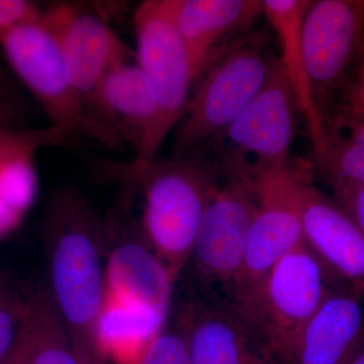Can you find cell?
Segmentation results:
<instances>
[{
    "label": "cell",
    "instance_id": "1",
    "mask_svg": "<svg viewBox=\"0 0 364 364\" xmlns=\"http://www.w3.org/2000/svg\"><path fill=\"white\" fill-rule=\"evenodd\" d=\"M47 287L81 364L107 358L95 336L104 306L105 223L80 191L59 189L50 200L44 223Z\"/></svg>",
    "mask_w": 364,
    "mask_h": 364
},
{
    "label": "cell",
    "instance_id": "2",
    "mask_svg": "<svg viewBox=\"0 0 364 364\" xmlns=\"http://www.w3.org/2000/svg\"><path fill=\"white\" fill-rule=\"evenodd\" d=\"M126 173L142 191L144 237L176 286L203 215L221 186V174L203 155L132 162Z\"/></svg>",
    "mask_w": 364,
    "mask_h": 364
},
{
    "label": "cell",
    "instance_id": "3",
    "mask_svg": "<svg viewBox=\"0 0 364 364\" xmlns=\"http://www.w3.org/2000/svg\"><path fill=\"white\" fill-rule=\"evenodd\" d=\"M275 58L261 33H244L220 50L196 82L176 128L172 156H203L259 92Z\"/></svg>",
    "mask_w": 364,
    "mask_h": 364
},
{
    "label": "cell",
    "instance_id": "4",
    "mask_svg": "<svg viewBox=\"0 0 364 364\" xmlns=\"http://www.w3.org/2000/svg\"><path fill=\"white\" fill-rule=\"evenodd\" d=\"M296 97L279 58L252 102L210 144L203 156L214 161L222 178L258 182L291 166Z\"/></svg>",
    "mask_w": 364,
    "mask_h": 364
},
{
    "label": "cell",
    "instance_id": "5",
    "mask_svg": "<svg viewBox=\"0 0 364 364\" xmlns=\"http://www.w3.org/2000/svg\"><path fill=\"white\" fill-rule=\"evenodd\" d=\"M257 205L255 182L222 178L178 279L183 282L186 296L208 305L233 309Z\"/></svg>",
    "mask_w": 364,
    "mask_h": 364
},
{
    "label": "cell",
    "instance_id": "6",
    "mask_svg": "<svg viewBox=\"0 0 364 364\" xmlns=\"http://www.w3.org/2000/svg\"><path fill=\"white\" fill-rule=\"evenodd\" d=\"M0 45L9 66L38 100L52 127L73 142L87 139L112 150L123 148L121 139L91 114L72 86L58 37L46 21L44 11L39 20L0 37Z\"/></svg>",
    "mask_w": 364,
    "mask_h": 364
},
{
    "label": "cell",
    "instance_id": "7",
    "mask_svg": "<svg viewBox=\"0 0 364 364\" xmlns=\"http://www.w3.org/2000/svg\"><path fill=\"white\" fill-rule=\"evenodd\" d=\"M349 286L305 242L284 256L247 303L234 311L267 340L282 360L325 299L334 289Z\"/></svg>",
    "mask_w": 364,
    "mask_h": 364
},
{
    "label": "cell",
    "instance_id": "8",
    "mask_svg": "<svg viewBox=\"0 0 364 364\" xmlns=\"http://www.w3.org/2000/svg\"><path fill=\"white\" fill-rule=\"evenodd\" d=\"M136 57L157 100L156 123L134 163L156 159L170 132L179 124L195 85L188 52L170 14L169 0H148L134 14Z\"/></svg>",
    "mask_w": 364,
    "mask_h": 364
},
{
    "label": "cell",
    "instance_id": "9",
    "mask_svg": "<svg viewBox=\"0 0 364 364\" xmlns=\"http://www.w3.org/2000/svg\"><path fill=\"white\" fill-rule=\"evenodd\" d=\"M363 36L364 1H311L301 25V48L314 102L325 127Z\"/></svg>",
    "mask_w": 364,
    "mask_h": 364
},
{
    "label": "cell",
    "instance_id": "10",
    "mask_svg": "<svg viewBox=\"0 0 364 364\" xmlns=\"http://www.w3.org/2000/svg\"><path fill=\"white\" fill-rule=\"evenodd\" d=\"M291 165L256 182L257 210L249 232L233 310L247 303L284 256L305 243L291 186Z\"/></svg>",
    "mask_w": 364,
    "mask_h": 364
},
{
    "label": "cell",
    "instance_id": "11",
    "mask_svg": "<svg viewBox=\"0 0 364 364\" xmlns=\"http://www.w3.org/2000/svg\"><path fill=\"white\" fill-rule=\"evenodd\" d=\"M107 296L168 321L176 284L144 237L141 224L105 223Z\"/></svg>",
    "mask_w": 364,
    "mask_h": 364
},
{
    "label": "cell",
    "instance_id": "12",
    "mask_svg": "<svg viewBox=\"0 0 364 364\" xmlns=\"http://www.w3.org/2000/svg\"><path fill=\"white\" fill-rule=\"evenodd\" d=\"M44 16L58 37L72 86L91 114L102 123L97 112L100 85L114 64L131 50L100 14L58 4L46 9Z\"/></svg>",
    "mask_w": 364,
    "mask_h": 364
},
{
    "label": "cell",
    "instance_id": "13",
    "mask_svg": "<svg viewBox=\"0 0 364 364\" xmlns=\"http://www.w3.org/2000/svg\"><path fill=\"white\" fill-rule=\"evenodd\" d=\"M291 186L306 245L340 279L364 291V235L336 200L313 186L301 165L291 169Z\"/></svg>",
    "mask_w": 364,
    "mask_h": 364
},
{
    "label": "cell",
    "instance_id": "14",
    "mask_svg": "<svg viewBox=\"0 0 364 364\" xmlns=\"http://www.w3.org/2000/svg\"><path fill=\"white\" fill-rule=\"evenodd\" d=\"M179 305L191 364H282L267 340L232 309L188 296Z\"/></svg>",
    "mask_w": 364,
    "mask_h": 364
},
{
    "label": "cell",
    "instance_id": "15",
    "mask_svg": "<svg viewBox=\"0 0 364 364\" xmlns=\"http://www.w3.org/2000/svg\"><path fill=\"white\" fill-rule=\"evenodd\" d=\"M364 291L338 287L299 333L282 364H349L364 345Z\"/></svg>",
    "mask_w": 364,
    "mask_h": 364
},
{
    "label": "cell",
    "instance_id": "16",
    "mask_svg": "<svg viewBox=\"0 0 364 364\" xmlns=\"http://www.w3.org/2000/svg\"><path fill=\"white\" fill-rule=\"evenodd\" d=\"M170 14L186 52L195 85L230 37L250 32L263 14L258 0H169Z\"/></svg>",
    "mask_w": 364,
    "mask_h": 364
},
{
    "label": "cell",
    "instance_id": "17",
    "mask_svg": "<svg viewBox=\"0 0 364 364\" xmlns=\"http://www.w3.org/2000/svg\"><path fill=\"white\" fill-rule=\"evenodd\" d=\"M102 123L128 144L135 158L143 152L156 123V97L149 79L130 52L109 69L97 95ZM134 158V159H135Z\"/></svg>",
    "mask_w": 364,
    "mask_h": 364
},
{
    "label": "cell",
    "instance_id": "18",
    "mask_svg": "<svg viewBox=\"0 0 364 364\" xmlns=\"http://www.w3.org/2000/svg\"><path fill=\"white\" fill-rule=\"evenodd\" d=\"M310 4V0H263L262 7L263 14L279 38V59L293 88L299 112L305 117L317 159L324 148L325 126L314 102L301 48V25Z\"/></svg>",
    "mask_w": 364,
    "mask_h": 364
},
{
    "label": "cell",
    "instance_id": "19",
    "mask_svg": "<svg viewBox=\"0 0 364 364\" xmlns=\"http://www.w3.org/2000/svg\"><path fill=\"white\" fill-rule=\"evenodd\" d=\"M166 323L149 311L123 305L105 296L95 330L98 347L109 361L136 364L146 345Z\"/></svg>",
    "mask_w": 364,
    "mask_h": 364
},
{
    "label": "cell",
    "instance_id": "20",
    "mask_svg": "<svg viewBox=\"0 0 364 364\" xmlns=\"http://www.w3.org/2000/svg\"><path fill=\"white\" fill-rule=\"evenodd\" d=\"M20 339L21 364H81L47 287L28 296Z\"/></svg>",
    "mask_w": 364,
    "mask_h": 364
},
{
    "label": "cell",
    "instance_id": "21",
    "mask_svg": "<svg viewBox=\"0 0 364 364\" xmlns=\"http://www.w3.org/2000/svg\"><path fill=\"white\" fill-rule=\"evenodd\" d=\"M316 162L333 188L364 186L363 114L334 112L326 124L324 148Z\"/></svg>",
    "mask_w": 364,
    "mask_h": 364
},
{
    "label": "cell",
    "instance_id": "22",
    "mask_svg": "<svg viewBox=\"0 0 364 364\" xmlns=\"http://www.w3.org/2000/svg\"><path fill=\"white\" fill-rule=\"evenodd\" d=\"M41 149L38 145L26 146L0 157V200L21 217L37 196L35 155Z\"/></svg>",
    "mask_w": 364,
    "mask_h": 364
},
{
    "label": "cell",
    "instance_id": "23",
    "mask_svg": "<svg viewBox=\"0 0 364 364\" xmlns=\"http://www.w3.org/2000/svg\"><path fill=\"white\" fill-rule=\"evenodd\" d=\"M136 364H191L186 324L177 309L171 311L161 331L146 345Z\"/></svg>",
    "mask_w": 364,
    "mask_h": 364
},
{
    "label": "cell",
    "instance_id": "24",
    "mask_svg": "<svg viewBox=\"0 0 364 364\" xmlns=\"http://www.w3.org/2000/svg\"><path fill=\"white\" fill-rule=\"evenodd\" d=\"M18 117H0V157L11 151L38 145L42 148L70 145L66 134L55 127L28 130L16 127Z\"/></svg>",
    "mask_w": 364,
    "mask_h": 364
},
{
    "label": "cell",
    "instance_id": "25",
    "mask_svg": "<svg viewBox=\"0 0 364 364\" xmlns=\"http://www.w3.org/2000/svg\"><path fill=\"white\" fill-rule=\"evenodd\" d=\"M28 296L0 279V363L11 353L20 334Z\"/></svg>",
    "mask_w": 364,
    "mask_h": 364
},
{
    "label": "cell",
    "instance_id": "26",
    "mask_svg": "<svg viewBox=\"0 0 364 364\" xmlns=\"http://www.w3.org/2000/svg\"><path fill=\"white\" fill-rule=\"evenodd\" d=\"M43 11L26 0H0V37L39 20Z\"/></svg>",
    "mask_w": 364,
    "mask_h": 364
},
{
    "label": "cell",
    "instance_id": "27",
    "mask_svg": "<svg viewBox=\"0 0 364 364\" xmlns=\"http://www.w3.org/2000/svg\"><path fill=\"white\" fill-rule=\"evenodd\" d=\"M335 200L350 215L364 235V186L333 188Z\"/></svg>",
    "mask_w": 364,
    "mask_h": 364
},
{
    "label": "cell",
    "instance_id": "28",
    "mask_svg": "<svg viewBox=\"0 0 364 364\" xmlns=\"http://www.w3.org/2000/svg\"><path fill=\"white\" fill-rule=\"evenodd\" d=\"M23 219L0 200V238L13 232Z\"/></svg>",
    "mask_w": 364,
    "mask_h": 364
},
{
    "label": "cell",
    "instance_id": "29",
    "mask_svg": "<svg viewBox=\"0 0 364 364\" xmlns=\"http://www.w3.org/2000/svg\"><path fill=\"white\" fill-rule=\"evenodd\" d=\"M0 104L18 105L13 80L2 67H0Z\"/></svg>",
    "mask_w": 364,
    "mask_h": 364
},
{
    "label": "cell",
    "instance_id": "30",
    "mask_svg": "<svg viewBox=\"0 0 364 364\" xmlns=\"http://www.w3.org/2000/svg\"><path fill=\"white\" fill-rule=\"evenodd\" d=\"M21 360H23V349H21L20 334H18V340L14 344L13 350L0 364H21Z\"/></svg>",
    "mask_w": 364,
    "mask_h": 364
},
{
    "label": "cell",
    "instance_id": "31",
    "mask_svg": "<svg viewBox=\"0 0 364 364\" xmlns=\"http://www.w3.org/2000/svg\"><path fill=\"white\" fill-rule=\"evenodd\" d=\"M16 107L13 105L0 104V117L16 116Z\"/></svg>",
    "mask_w": 364,
    "mask_h": 364
},
{
    "label": "cell",
    "instance_id": "32",
    "mask_svg": "<svg viewBox=\"0 0 364 364\" xmlns=\"http://www.w3.org/2000/svg\"><path fill=\"white\" fill-rule=\"evenodd\" d=\"M349 364H364V345Z\"/></svg>",
    "mask_w": 364,
    "mask_h": 364
},
{
    "label": "cell",
    "instance_id": "33",
    "mask_svg": "<svg viewBox=\"0 0 364 364\" xmlns=\"http://www.w3.org/2000/svg\"><path fill=\"white\" fill-rule=\"evenodd\" d=\"M109 360H105V361H102V363H100V364H109Z\"/></svg>",
    "mask_w": 364,
    "mask_h": 364
}]
</instances>
